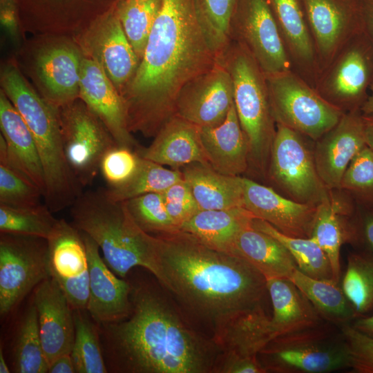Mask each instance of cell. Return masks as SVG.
<instances>
[{
    "label": "cell",
    "instance_id": "d4e9b609",
    "mask_svg": "<svg viewBox=\"0 0 373 373\" xmlns=\"http://www.w3.org/2000/svg\"><path fill=\"white\" fill-rule=\"evenodd\" d=\"M294 70L314 86L318 64L303 0H268Z\"/></svg>",
    "mask_w": 373,
    "mask_h": 373
},
{
    "label": "cell",
    "instance_id": "c3c4849f",
    "mask_svg": "<svg viewBox=\"0 0 373 373\" xmlns=\"http://www.w3.org/2000/svg\"><path fill=\"white\" fill-rule=\"evenodd\" d=\"M340 327L349 350L350 368L357 373H373V338L350 323Z\"/></svg>",
    "mask_w": 373,
    "mask_h": 373
},
{
    "label": "cell",
    "instance_id": "816d5d0a",
    "mask_svg": "<svg viewBox=\"0 0 373 373\" xmlns=\"http://www.w3.org/2000/svg\"><path fill=\"white\" fill-rule=\"evenodd\" d=\"M361 30L373 47V0H358Z\"/></svg>",
    "mask_w": 373,
    "mask_h": 373
},
{
    "label": "cell",
    "instance_id": "4dcf8cb0",
    "mask_svg": "<svg viewBox=\"0 0 373 373\" xmlns=\"http://www.w3.org/2000/svg\"><path fill=\"white\" fill-rule=\"evenodd\" d=\"M181 172L200 209L243 207V177L224 175L201 163L187 164Z\"/></svg>",
    "mask_w": 373,
    "mask_h": 373
},
{
    "label": "cell",
    "instance_id": "e575fe53",
    "mask_svg": "<svg viewBox=\"0 0 373 373\" xmlns=\"http://www.w3.org/2000/svg\"><path fill=\"white\" fill-rule=\"evenodd\" d=\"M252 226L277 239L289 251L298 269L314 278L332 280L333 273L329 260L312 238H296L285 235L268 222L254 218Z\"/></svg>",
    "mask_w": 373,
    "mask_h": 373
},
{
    "label": "cell",
    "instance_id": "6f0895ef",
    "mask_svg": "<svg viewBox=\"0 0 373 373\" xmlns=\"http://www.w3.org/2000/svg\"><path fill=\"white\" fill-rule=\"evenodd\" d=\"M10 370L6 362L2 348H0V373H9Z\"/></svg>",
    "mask_w": 373,
    "mask_h": 373
},
{
    "label": "cell",
    "instance_id": "2e32d148",
    "mask_svg": "<svg viewBox=\"0 0 373 373\" xmlns=\"http://www.w3.org/2000/svg\"><path fill=\"white\" fill-rule=\"evenodd\" d=\"M233 104L231 76L218 62L182 88L175 102V115L199 127L214 126L225 119Z\"/></svg>",
    "mask_w": 373,
    "mask_h": 373
},
{
    "label": "cell",
    "instance_id": "7402d4cb",
    "mask_svg": "<svg viewBox=\"0 0 373 373\" xmlns=\"http://www.w3.org/2000/svg\"><path fill=\"white\" fill-rule=\"evenodd\" d=\"M34 305L49 367L59 356L71 353L75 338L73 309L61 288L50 277L36 287Z\"/></svg>",
    "mask_w": 373,
    "mask_h": 373
},
{
    "label": "cell",
    "instance_id": "8992f818",
    "mask_svg": "<svg viewBox=\"0 0 373 373\" xmlns=\"http://www.w3.org/2000/svg\"><path fill=\"white\" fill-rule=\"evenodd\" d=\"M8 97L35 140L45 176V204L52 212L71 207L82 193L83 188L65 155L59 108L41 97L25 80L12 85Z\"/></svg>",
    "mask_w": 373,
    "mask_h": 373
},
{
    "label": "cell",
    "instance_id": "f6af8a7d",
    "mask_svg": "<svg viewBox=\"0 0 373 373\" xmlns=\"http://www.w3.org/2000/svg\"><path fill=\"white\" fill-rule=\"evenodd\" d=\"M139 227L151 235L179 230L172 222L161 193H149L125 201Z\"/></svg>",
    "mask_w": 373,
    "mask_h": 373
},
{
    "label": "cell",
    "instance_id": "44dd1931",
    "mask_svg": "<svg viewBox=\"0 0 373 373\" xmlns=\"http://www.w3.org/2000/svg\"><path fill=\"white\" fill-rule=\"evenodd\" d=\"M336 192L332 190L329 198L318 204L310 238L327 255L334 280L338 283L341 247L344 243L361 245V238L355 202L345 192L343 196Z\"/></svg>",
    "mask_w": 373,
    "mask_h": 373
},
{
    "label": "cell",
    "instance_id": "ffe728a7",
    "mask_svg": "<svg viewBox=\"0 0 373 373\" xmlns=\"http://www.w3.org/2000/svg\"><path fill=\"white\" fill-rule=\"evenodd\" d=\"M81 232L89 267V298L86 310L99 325L119 322L131 314L132 287L108 267L95 240Z\"/></svg>",
    "mask_w": 373,
    "mask_h": 373
},
{
    "label": "cell",
    "instance_id": "ac0fdd59",
    "mask_svg": "<svg viewBox=\"0 0 373 373\" xmlns=\"http://www.w3.org/2000/svg\"><path fill=\"white\" fill-rule=\"evenodd\" d=\"M79 98L104 123L118 146L131 149L140 146L128 129L119 92L93 57L82 59Z\"/></svg>",
    "mask_w": 373,
    "mask_h": 373
},
{
    "label": "cell",
    "instance_id": "4316f807",
    "mask_svg": "<svg viewBox=\"0 0 373 373\" xmlns=\"http://www.w3.org/2000/svg\"><path fill=\"white\" fill-rule=\"evenodd\" d=\"M200 135L208 163L214 170L240 176L249 169V146L234 104L221 124L200 127Z\"/></svg>",
    "mask_w": 373,
    "mask_h": 373
},
{
    "label": "cell",
    "instance_id": "6da1fadb",
    "mask_svg": "<svg viewBox=\"0 0 373 373\" xmlns=\"http://www.w3.org/2000/svg\"><path fill=\"white\" fill-rule=\"evenodd\" d=\"M217 63L194 0H162L139 66L119 94L130 132L155 137L175 115L182 88Z\"/></svg>",
    "mask_w": 373,
    "mask_h": 373
},
{
    "label": "cell",
    "instance_id": "836d02e7",
    "mask_svg": "<svg viewBox=\"0 0 373 373\" xmlns=\"http://www.w3.org/2000/svg\"><path fill=\"white\" fill-rule=\"evenodd\" d=\"M321 316L341 326L355 318L354 312L342 288L332 280L314 278L296 269L289 278Z\"/></svg>",
    "mask_w": 373,
    "mask_h": 373
},
{
    "label": "cell",
    "instance_id": "ba28073f",
    "mask_svg": "<svg viewBox=\"0 0 373 373\" xmlns=\"http://www.w3.org/2000/svg\"><path fill=\"white\" fill-rule=\"evenodd\" d=\"M265 77L276 123L314 142L334 127L345 113L294 70Z\"/></svg>",
    "mask_w": 373,
    "mask_h": 373
},
{
    "label": "cell",
    "instance_id": "277c9868",
    "mask_svg": "<svg viewBox=\"0 0 373 373\" xmlns=\"http://www.w3.org/2000/svg\"><path fill=\"white\" fill-rule=\"evenodd\" d=\"M72 223L98 245L108 267L124 278L135 267L158 276L155 237L142 230L126 202H115L103 189L88 191L70 207Z\"/></svg>",
    "mask_w": 373,
    "mask_h": 373
},
{
    "label": "cell",
    "instance_id": "7dc6e473",
    "mask_svg": "<svg viewBox=\"0 0 373 373\" xmlns=\"http://www.w3.org/2000/svg\"><path fill=\"white\" fill-rule=\"evenodd\" d=\"M161 193L166 211L178 229L200 210L192 191L184 178Z\"/></svg>",
    "mask_w": 373,
    "mask_h": 373
},
{
    "label": "cell",
    "instance_id": "bcb514c9",
    "mask_svg": "<svg viewBox=\"0 0 373 373\" xmlns=\"http://www.w3.org/2000/svg\"><path fill=\"white\" fill-rule=\"evenodd\" d=\"M140 157L135 151L116 145L103 156L99 167L108 187L126 182L136 172Z\"/></svg>",
    "mask_w": 373,
    "mask_h": 373
},
{
    "label": "cell",
    "instance_id": "f546056e",
    "mask_svg": "<svg viewBox=\"0 0 373 373\" xmlns=\"http://www.w3.org/2000/svg\"><path fill=\"white\" fill-rule=\"evenodd\" d=\"M269 318L262 307L227 324L213 338L220 350L216 366L233 360L258 358L260 352L272 340Z\"/></svg>",
    "mask_w": 373,
    "mask_h": 373
},
{
    "label": "cell",
    "instance_id": "ee69618b",
    "mask_svg": "<svg viewBox=\"0 0 373 373\" xmlns=\"http://www.w3.org/2000/svg\"><path fill=\"white\" fill-rule=\"evenodd\" d=\"M42 191L5 157L0 156V204L15 207L41 204Z\"/></svg>",
    "mask_w": 373,
    "mask_h": 373
},
{
    "label": "cell",
    "instance_id": "8fae6325",
    "mask_svg": "<svg viewBox=\"0 0 373 373\" xmlns=\"http://www.w3.org/2000/svg\"><path fill=\"white\" fill-rule=\"evenodd\" d=\"M59 118L67 162L84 188L99 172L104 154L117 144L104 123L81 99L59 108Z\"/></svg>",
    "mask_w": 373,
    "mask_h": 373
},
{
    "label": "cell",
    "instance_id": "681fc988",
    "mask_svg": "<svg viewBox=\"0 0 373 373\" xmlns=\"http://www.w3.org/2000/svg\"><path fill=\"white\" fill-rule=\"evenodd\" d=\"M356 218L358 225L361 245L373 251V209L356 205Z\"/></svg>",
    "mask_w": 373,
    "mask_h": 373
},
{
    "label": "cell",
    "instance_id": "e0dca14e",
    "mask_svg": "<svg viewBox=\"0 0 373 373\" xmlns=\"http://www.w3.org/2000/svg\"><path fill=\"white\" fill-rule=\"evenodd\" d=\"M365 146L361 110L345 113L334 127L314 142L316 169L327 189H340L347 166Z\"/></svg>",
    "mask_w": 373,
    "mask_h": 373
},
{
    "label": "cell",
    "instance_id": "9f6ffc18",
    "mask_svg": "<svg viewBox=\"0 0 373 373\" xmlns=\"http://www.w3.org/2000/svg\"><path fill=\"white\" fill-rule=\"evenodd\" d=\"M363 114H373V83L371 85L368 97L361 108Z\"/></svg>",
    "mask_w": 373,
    "mask_h": 373
},
{
    "label": "cell",
    "instance_id": "83f0119b",
    "mask_svg": "<svg viewBox=\"0 0 373 373\" xmlns=\"http://www.w3.org/2000/svg\"><path fill=\"white\" fill-rule=\"evenodd\" d=\"M93 39V57L102 66L119 93L135 74L139 64L117 12L108 14L99 23Z\"/></svg>",
    "mask_w": 373,
    "mask_h": 373
},
{
    "label": "cell",
    "instance_id": "9c48e42d",
    "mask_svg": "<svg viewBox=\"0 0 373 373\" xmlns=\"http://www.w3.org/2000/svg\"><path fill=\"white\" fill-rule=\"evenodd\" d=\"M309 138L276 124L267 178L283 193L296 202L318 204L331 191L321 179Z\"/></svg>",
    "mask_w": 373,
    "mask_h": 373
},
{
    "label": "cell",
    "instance_id": "5b68a950",
    "mask_svg": "<svg viewBox=\"0 0 373 373\" xmlns=\"http://www.w3.org/2000/svg\"><path fill=\"white\" fill-rule=\"evenodd\" d=\"M217 61L232 80L233 104L249 146V169L266 178L276 123L265 74L249 51L233 39Z\"/></svg>",
    "mask_w": 373,
    "mask_h": 373
},
{
    "label": "cell",
    "instance_id": "d6986e66",
    "mask_svg": "<svg viewBox=\"0 0 373 373\" xmlns=\"http://www.w3.org/2000/svg\"><path fill=\"white\" fill-rule=\"evenodd\" d=\"M317 206L296 202L243 177V207L285 235L310 238Z\"/></svg>",
    "mask_w": 373,
    "mask_h": 373
},
{
    "label": "cell",
    "instance_id": "b9f144b4",
    "mask_svg": "<svg viewBox=\"0 0 373 373\" xmlns=\"http://www.w3.org/2000/svg\"><path fill=\"white\" fill-rule=\"evenodd\" d=\"M15 370L18 373H46V359L35 305L28 309L21 324L15 347Z\"/></svg>",
    "mask_w": 373,
    "mask_h": 373
},
{
    "label": "cell",
    "instance_id": "484cf974",
    "mask_svg": "<svg viewBox=\"0 0 373 373\" xmlns=\"http://www.w3.org/2000/svg\"><path fill=\"white\" fill-rule=\"evenodd\" d=\"M82 59L74 48L64 44L38 53L37 75L46 90L44 98L54 106L59 108L79 98Z\"/></svg>",
    "mask_w": 373,
    "mask_h": 373
},
{
    "label": "cell",
    "instance_id": "4fadbf2b",
    "mask_svg": "<svg viewBox=\"0 0 373 373\" xmlns=\"http://www.w3.org/2000/svg\"><path fill=\"white\" fill-rule=\"evenodd\" d=\"M230 30L265 75L294 70L268 0H237Z\"/></svg>",
    "mask_w": 373,
    "mask_h": 373
},
{
    "label": "cell",
    "instance_id": "74e56055",
    "mask_svg": "<svg viewBox=\"0 0 373 373\" xmlns=\"http://www.w3.org/2000/svg\"><path fill=\"white\" fill-rule=\"evenodd\" d=\"M46 204L15 207L0 204V231L47 240L59 220Z\"/></svg>",
    "mask_w": 373,
    "mask_h": 373
},
{
    "label": "cell",
    "instance_id": "7bdbcfd3",
    "mask_svg": "<svg viewBox=\"0 0 373 373\" xmlns=\"http://www.w3.org/2000/svg\"><path fill=\"white\" fill-rule=\"evenodd\" d=\"M339 190L347 193L357 206L373 209V152L367 146L347 166Z\"/></svg>",
    "mask_w": 373,
    "mask_h": 373
},
{
    "label": "cell",
    "instance_id": "60d3db41",
    "mask_svg": "<svg viewBox=\"0 0 373 373\" xmlns=\"http://www.w3.org/2000/svg\"><path fill=\"white\" fill-rule=\"evenodd\" d=\"M74 309L75 338L70 356L77 373H106L99 336L93 324L82 312Z\"/></svg>",
    "mask_w": 373,
    "mask_h": 373
},
{
    "label": "cell",
    "instance_id": "1f68e13d",
    "mask_svg": "<svg viewBox=\"0 0 373 373\" xmlns=\"http://www.w3.org/2000/svg\"><path fill=\"white\" fill-rule=\"evenodd\" d=\"M254 218L244 207L200 209L181 226L180 230L193 235L211 249L233 254L238 234L251 224Z\"/></svg>",
    "mask_w": 373,
    "mask_h": 373
},
{
    "label": "cell",
    "instance_id": "f907efd6",
    "mask_svg": "<svg viewBox=\"0 0 373 373\" xmlns=\"http://www.w3.org/2000/svg\"><path fill=\"white\" fill-rule=\"evenodd\" d=\"M0 21L10 35L17 37L18 24L16 0H0Z\"/></svg>",
    "mask_w": 373,
    "mask_h": 373
},
{
    "label": "cell",
    "instance_id": "5bb4252c",
    "mask_svg": "<svg viewBox=\"0 0 373 373\" xmlns=\"http://www.w3.org/2000/svg\"><path fill=\"white\" fill-rule=\"evenodd\" d=\"M46 240L50 277L61 288L73 310H86L89 267L82 232L73 223L59 219Z\"/></svg>",
    "mask_w": 373,
    "mask_h": 373
},
{
    "label": "cell",
    "instance_id": "f35d334b",
    "mask_svg": "<svg viewBox=\"0 0 373 373\" xmlns=\"http://www.w3.org/2000/svg\"><path fill=\"white\" fill-rule=\"evenodd\" d=\"M237 0H194L200 26L218 57L229 44L231 23Z\"/></svg>",
    "mask_w": 373,
    "mask_h": 373
},
{
    "label": "cell",
    "instance_id": "9a60e30c",
    "mask_svg": "<svg viewBox=\"0 0 373 373\" xmlns=\"http://www.w3.org/2000/svg\"><path fill=\"white\" fill-rule=\"evenodd\" d=\"M303 2L315 48L318 75L348 40L361 30L358 0Z\"/></svg>",
    "mask_w": 373,
    "mask_h": 373
},
{
    "label": "cell",
    "instance_id": "f5cc1de1",
    "mask_svg": "<svg viewBox=\"0 0 373 373\" xmlns=\"http://www.w3.org/2000/svg\"><path fill=\"white\" fill-rule=\"evenodd\" d=\"M49 373H74L75 368L70 354H64L53 361L48 367Z\"/></svg>",
    "mask_w": 373,
    "mask_h": 373
},
{
    "label": "cell",
    "instance_id": "7c38bea8",
    "mask_svg": "<svg viewBox=\"0 0 373 373\" xmlns=\"http://www.w3.org/2000/svg\"><path fill=\"white\" fill-rule=\"evenodd\" d=\"M49 277L46 239L1 233V316L10 312L30 291Z\"/></svg>",
    "mask_w": 373,
    "mask_h": 373
},
{
    "label": "cell",
    "instance_id": "30bf717a",
    "mask_svg": "<svg viewBox=\"0 0 373 373\" xmlns=\"http://www.w3.org/2000/svg\"><path fill=\"white\" fill-rule=\"evenodd\" d=\"M373 83V47L359 30L318 75L314 87L344 113L361 110Z\"/></svg>",
    "mask_w": 373,
    "mask_h": 373
},
{
    "label": "cell",
    "instance_id": "ab89813d",
    "mask_svg": "<svg viewBox=\"0 0 373 373\" xmlns=\"http://www.w3.org/2000/svg\"><path fill=\"white\" fill-rule=\"evenodd\" d=\"M162 0H124L117 10L125 34L140 61Z\"/></svg>",
    "mask_w": 373,
    "mask_h": 373
},
{
    "label": "cell",
    "instance_id": "f1b7e54d",
    "mask_svg": "<svg viewBox=\"0 0 373 373\" xmlns=\"http://www.w3.org/2000/svg\"><path fill=\"white\" fill-rule=\"evenodd\" d=\"M272 305L269 327L272 339L324 323L308 298L288 278L267 279Z\"/></svg>",
    "mask_w": 373,
    "mask_h": 373
},
{
    "label": "cell",
    "instance_id": "52a82bcc",
    "mask_svg": "<svg viewBox=\"0 0 373 373\" xmlns=\"http://www.w3.org/2000/svg\"><path fill=\"white\" fill-rule=\"evenodd\" d=\"M258 358L266 372L326 373L350 368L341 332L336 334L325 323L274 338Z\"/></svg>",
    "mask_w": 373,
    "mask_h": 373
},
{
    "label": "cell",
    "instance_id": "11a10c76",
    "mask_svg": "<svg viewBox=\"0 0 373 373\" xmlns=\"http://www.w3.org/2000/svg\"><path fill=\"white\" fill-rule=\"evenodd\" d=\"M363 119L365 144L373 152V114H363Z\"/></svg>",
    "mask_w": 373,
    "mask_h": 373
},
{
    "label": "cell",
    "instance_id": "8d00e7d4",
    "mask_svg": "<svg viewBox=\"0 0 373 373\" xmlns=\"http://www.w3.org/2000/svg\"><path fill=\"white\" fill-rule=\"evenodd\" d=\"M342 289L356 318L373 312V251L366 249L348 255Z\"/></svg>",
    "mask_w": 373,
    "mask_h": 373
},
{
    "label": "cell",
    "instance_id": "d6a6232c",
    "mask_svg": "<svg viewBox=\"0 0 373 373\" xmlns=\"http://www.w3.org/2000/svg\"><path fill=\"white\" fill-rule=\"evenodd\" d=\"M233 254L260 271L266 279L288 278L298 269L289 251L277 239L255 229L252 224L238 234Z\"/></svg>",
    "mask_w": 373,
    "mask_h": 373
},
{
    "label": "cell",
    "instance_id": "603a6c76",
    "mask_svg": "<svg viewBox=\"0 0 373 373\" xmlns=\"http://www.w3.org/2000/svg\"><path fill=\"white\" fill-rule=\"evenodd\" d=\"M0 156L5 157L43 192L44 169L33 136L11 101L0 93Z\"/></svg>",
    "mask_w": 373,
    "mask_h": 373
},
{
    "label": "cell",
    "instance_id": "3957f363",
    "mask_svg": "<svg viewBox=\"0 0 373 373\" xmlns=\"http://www.w3.org/2000/svg\"><path fill=\"white\" fill-rule=\"evenodd\" d=\"M131 312L102 325L115 370L128 373H211L220 350L212 338L193 329L156 289L131 288Z\"/></svg>",
    "mask_w": 373,
    "mask_h": 373
},
{
    "label": "cell",
    "instance_id": "db71d44e",
    "mask_svg": "<svg viewBox=\"0 0 373 373\" xmlns=\"http://www.w3.org/2000/svg\"><path fill=\"white\" fill-rule=\"evenodd\" d=\"M352 325L360 332L373 338V314L356 318Z\"/></svg>",
    "mask_w": 373,
    "mask_h": 373
},
{
    "label": "cell",
    "instance_id": "d590c367",
    "mask_svg": "<svg viewBox=\"0 0 373 373\" xmlns=\"http://www.w3.org/2000/svg\"><path fill=\"white\" fill-rule=\"evenodd\" d=\"M182 179L181 171L169 170L140 157L138 168L131 179L119 186H107L103 190L110 200L125 202L149 193H162Z\"/></svg>",
    "mask_w": 373,
    "mask_h": 373
},
{
    "label": "cell",
    "instance_id": "cb8c5ba5",
    "mask_svg": "<svg viewBox=\"0 0 373 373\" xmlns=\"http://www.w3.org/2000/svg\"><path fill=\"white\" fill-rule=\"evenodd\" d=\"M200 127L173 115L147 147L135 151L142 158L178 169L192 163L209 165L200 140Z\"/></svg>",
    "mask_w": 373,
    "mask_h": 373
},
{
    "label": "cell",
    "instance_id": "7a4b0ae2",
    "mask_svg": "<svg viewBox=\"0 0 373 373\" xmlns=\"http://www.w3.org/2000/svg\"><path fill=\"white\" fill-rule=\"evenodd\" d=\"M153 236L157 281L208 324L212 338L239 316L263 307L267 279L243 258L211 249L180 229Z\"/></svg>",
    "mask_w": 373,
    "mask_h": 373
}]
</instances>
